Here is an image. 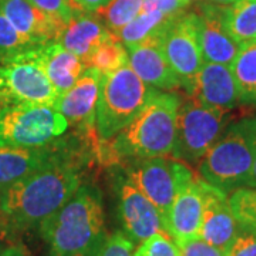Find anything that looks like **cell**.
I'll return each mask as SVG.
<instances>
[{
	"instance_id": "1",
	"label": "cell",
	"mask_w": 256,
	"mask_h": 256,
	"mask_svg": "<svg viewBox=\"0 0 256 256\" xmlns=\"http://www.w3.org/2000/svg\"><path fill=\"white\" fill-rule=\"evenodd\" d=\"M80 185V162L72 160L3 186L0 188L2 224L18 232L38 229L72 200Z\"/></svg>"
},
{
	"instance_id": "2",
	"label": "cell",
	"mask_w": 256,
	"mask_h": 256,
	"mask_svg": "<svg viewBox=\"0 0 256 256\" xmlns=\"http://www.w3.org/2000/svg\"><path fill=\"white\" fill-rule=\"evenodd\" d=\"M38 230L50 256H96L108 236L101 191L92 184H82Z\"/></svg>"
},
{
	"instance_id": "3",
	"label": "cell",
	"mask_w": 256,
	"mask_h": 256,
	"mask_svg": "<svg viewBox=\"0 0 256 256\" xmlns=\"http://www.w3.org/2000/svg\"><path fill=\"white\" fill-rule=\"evenodd\" d=\"M182 101L176 92L154 88L137 117L108 141L100 156H107L110 162L121 158L148 160L171 156Z\"/></svg>"
},
{
	"instance_id": "4",
	"label": "cell",
	"mask_w": 256,
	"mask_h": 256,
	"mask_svg": "<svg viewBox=\"0 0 256 256\" xmlns=\"http://www.w3.org/2000/svg\"><path fill=\"white\" fill-rule=\"evenodd\" d=\"M256 158V117L229 124L216 144L200 162L205 182L225 194L249 185Z\"/></svg>"
},
{
	"instance_id": "5",
	"label": "cell",
	"mask_w": 256,
	"mask_h": 256,
	"mask_svg": "<svg viewBox=\"0 0 256 256\" xmlns=\"http://www.w3.org/2000/svg\"><path fill=\"white\" fill-rule=\"evenodd\" d=\"M152 90L130 64L102 76L96 116V130L101 141H110L127 127L144 107Z\"/></svg>"
},
{
	"instance_id": "6",
	"label": "cell",
	"mask_w": 256,
	"mask_h": 256,
	"mask_svg": "<svg viewBox=\"0 0 256 256\" xmlns=\"http://www.w3.org/2000/svg\"><path fill=\"white\" fill-rule=\"evenodd\" d=\"M230 120V111L206 107L195 97L182 101L171 156L188 164H200L225 132Z\"/></svg>"
},
{
	"instance_id": "7",
	"label": "cell",
	"mask_w": 256,
	"mask_h": 256,
	"mask_svg": "<svg viewBox=\"0 0 256 256\" xmlns=\"http://www.w3.org/2000/svg\"><path fill=\"white\" fill-rule=\"evenodd\" d=\"M68 121L52 106L23 104L0 110V148L43 146L62 137Z\"/></svg>"
},
{
	"instance_id": "8",
	"label": "cell",
	"mask_w": 256,
	"mask_h": 256,
	"mask_svg": "<svg viewBox=\"0 0 256 256\" xmlns=\"http://www.w3.org/2000/svg\"><path fill=\"white\" fill-rule=\"evenodd\" d=\"M57 100L58 94L38 60L37 47L0 63V110L23 104L54 107Z\"/></svg>"
},
{
	"instance_id": "9",
	"label": "cell",
	"mask_w": 256,
	"mask_h": 256,
	"mask_svg": "<svg viewBox=\"0 0 256 256\" xmlns=\"http://www.w3.org/2000/svg\"><path fill=\"white\" fill-rule=\"evenodd\" d=\"M161 48L178 77L181 88L192 97L196 88L198 74L205 63L198 38L195 12H182L170 22L161 36Z\"/></svg>"
},
{
	"instance_id": "10",
	"label": "cell",
	"mask_w": 256,
	"mask_h": 256,
	"mask_svg": "<svg viewBox=\"0 0 256 256\" xmlns=\"http://www.w3.org/2000/svg\"><path fill=\"white\" fill-rule=\"evenodd\" d=\"M128 172V180L154 204L162 220L181 190L196 176L182 161L165 156L138 160Z\"/></svg>"
},
{
	"instance_id": "11",
	"label": "cell",
	"mask_w": 256,
	"mask_h": 256,
	"mask_svg": "<svg viewBox=\"0 0 256 256\" xmlns=\"http://www.w3.org/2000/svg\"><path fill=\"white\" fill-rule=\"evenodd\" d=\"M101 82L102 74L92 67H87L73 87L58 97L54 106L56 110L68 121V124L86 132L88 141L96 146H98L97 142H101L96 130Z\"/></svg>"
},
{
	"instance_id": "12",
	"label": "cell",
	"mask_w": 256,
	"mask_h": 256,
	"mask_svg": "<svg viewBox=\"0 0 256 256\" xmlns=\"http://www.w3.org/2000/svg\"><path fill=\"white\" fill-rule=\"evenodd\" d=\"M72 160H78L77 151L62 141L34 148H0V188L50 165Z\"/></svg>"
},
{
	"instance_id": "13",
	"label": "cell",
	"mask_w": 256,
	"mask_h": 256,
	"mask_svg": "<svg viewBox=\"0 0 256 256\" xmlns=\"http://www.w3.org/2000/svg\"><path fill=\"white\" fill-rule=\"evenodd\" d=\"M117 191L120 218L126 235L134 244H142L156 234L165 232L161 214L128 178H120Z\"/></svg>"
},
{
	"instance_id": "14",
	"label": "cell",
	"mask_w": 256,
	"mask_h": 256,
	"mask_svg": "<svg viewBox=\"0 0 256 256\" xmlns=\"http://www.w3.org/2000/svg\"><path fill=\"white\" fill-rule=\"evenodd\" d=\"M225 8L205 2L195 12L198 38L205 63L230 66L240 48L226 30Z\"/></svg>"
},
{
	"instance_id": "15",
	"label": "cell",
	"mask_w": 256,
	"mask_h": 256,
	"mask_svg": "<svg viewBox=\"0 0 256 256\" xmlns=\"http://www.w3.org/2000/svg\"><path fill=\"white\" fill-rule=\"evenodd\" d=\"M206 198V182L195 178L180 191L164 218L165 232L176 240L200 236Z\"/></svg>"
},
{
	"instance_id": "16",
	"label": "cell",
	"mask_w": 256,
	"mask_h": 256,
	"mask_svg": "<svg viewBox=\"0 0 256 256\" xmlns=\"http://www.w3.org/2000/svg\"><path fill=\"white\" fill-rule=\"evenodd\" d=\"M0 14L36 46L56 43L64 24L37 9L30 0H0Z\"/></svg>"
},
{
	"instance_id": "17",
	"label": "cell",
	"mask_w": 256,
	"mask_h": 256,
	"mask_svg": "<svg viewBox=\"0 0 256 256\" xmlns=\"http://www.w3.org/2000/svg\"><path fill=\"white\" fill-rule=\"evenodd\" d=\"M126 48L130 67L146 86L161 92H174L175 88L181 87L178 77L162 53L161 36L148 38L142 43Z\"/></svg>"
},
{
	"instance_id": "18",
	"label": "cell",
	"mask_w": 256,
	"mask_h": 256,
	"mask_svg": "<svg viewBox=\"0 0 256 256\" xmlns=\"http://www.w3.org/2000/svg\"><path fill=\"white\" fill-rule=\"evenodd\" d=\"M242 226L228 202V194L206 182V198L200 238L220 250H226L238 236Z\"/></svg>"
},
{
	"instance_id": "19",
	"label": "cell",
	"mask_w": 256,
	"mask_h": 256,
	"mask_svg": "<svg viewBox=\"0 0 256 256\" xmlns=\"http://www.w3.org/2000/svg\"><path fill=\"white\" fill-rule=\"evenodd\" d=\"M192 97L206 107L224 111H232L240 104L230 67L224 64L204 63Z\"/></svg>"
},
{
	"instance_id": "20",
	"label": "cell",
	"mask_w": 256,
	"mask_h": 256,
	"mask_svg": "<svg viewBox=\"0 0 256 256\" xmlns=\"http://www.w3.org/2000/svg\"><path fill=\"white\" fill-rule=\"evenodd\" d=\"M110 36V30L94 13L80 10L64 26L56 43L77 56L87 66L96 48Z\"/></svg>"
},
{
	"instance_id": "21",
	"label": "cell",
	"mask_w": 256,
	"mask_h": 256,
	"mask_svg": "<svg viewBox=\"0 0 256 256\" xmlns=\"http://www.w3.org/2000/svg\"><path fill=\"white\" fill-rule=\"evenodd\" d=\"M37 56L58 97L68 92L87 68L77 56L67 52L58 43L38 46Z\"/></svg>"
},
{
	"instance_id": "22",
	"label": "cell",
	"mask_w": 256,
	"mask_h": 256,
	"mask_svg": "<svg viewBox=\"0 0 256 256\" xmlns=\"http://www.w3.org/2000/svg\"><path fill=\"white\" fill-rule=\"evenodd\" d=\"M229 67L236 82L239 102L256 106V42L240 46Z\"/></svg>"
},
{
	"instance_id": "23",
	"label": "cell",
	"mask_w": 256,
	"mask_h": 256,
	"mask_svg": "<svg viewBox=\"0 0 256 256\" xmlns=\"http://www.w3.org/2000/svg\"><path fill=\"white\" fill-rule=\"evenodd\" d=\"M175 16H165L161 12H141L132 22L121 28L116 36L126 47L142 43L148 38L162 36L165 28Z\"/></svg>"
},
{
	"instance_id": "24",
	"label": "cell",
	"mask_w": 256,
	"mask_h": 256,
	"mask_svg": "<svg viewBox=\"0 0 256 256\" xmlns=\"http://www.w3.org/2000/svg\"><path fill=\"white\" fill-rule=\"evenodd\" d=\"M225 26L239 46L256 42V0H239L226 6Z\"/></svg>"
},
{
	"instance_id": "25",
	"label": "cell",
	"mask_w": 256,
	"mask_h": 256,
	"mask_svg": "<svg viewBox=\"0 0 256 256\" xmlns=\"http://www.w3.org/2000/svg\"><path fill=\"white\" fill-rule=\"evenodd\" d=\"M128 64V52L118 37L111 33L100 46L96 48L87 62V67L98 70L102 76L114 73Z\"/></svg>"
},
{
	"instance_id": "26",
	"label": "cell",
	"mask_w": 256,
	"mask_h": 256,
	"mask_svg": "<svg viewBox=\"0 0 256 256\" xmlns=\"http://www.w3.org/2000/svg\"><path fill=\"white\" fill-rule=\"evenodd\" d=\"M144 0H111L108 4L98 9L94 14L111 33H118L130 22L141 13Z\"/></svg>"
},
{
	"instance_id": "27",
	"label": "cell",
	"mask_w": 256,
	"mask_h": 256,
	"mask_svg": "<svg viewBox=\"0 0 256 256\" xmlns=\"http://www.w3.org/2000/svg\"><path fill=\"white\" fill-rule=\"evenodd\" d=\"M229 206L239 225L256 232V188H239L230 192Z\"/></svg>"
},
{
	"instance_id": "28",
	"label": "cell",
	"mask_w": 256,
	"mask_h": 256,
	"mask_svg": "<svg viewBox=\"0 0 256 256\" xmlns=\"http://www.w3.org/2000/svg\"><path fill=\"white\" fill-rule=\"evenodd\" d=\"M34 47L30 40L22 36L16 28L10 24V22L0 14V63H4L10 58L28 52Z\"/></svg>"
},
{
	"instance_id": "29",
	"label": "cell",
	"mask_w": 256,
	"mask_h": 256,
	"mask_svg": "<svg viewBox=\"0 0 256 256\" xmlns=\"http://www.w3.org/2000/svg\"><path fill=\"white\" fill-rule=\"evenodd\" d=\"M134 256H181L180 249L166 232H160L144 240Z\"/></svg>"
},
{
	"instance_id": "30",
	"label": "cell",
	"mask_w": 256,
	"mask_h": 256,
	"mask_svg": "<svg viewBox=\"0 0 256 256\" xmlns=\"http://www.w3.org/2000/svg\"><path fill=\"white\" fill-rule=\"evenodd\" d=\"M37 9L44 12L47 16L53 18L62 24H67L80 8L74 3V0H30Z\"/></svg>"
},
{
	"instance_id": "31",
	"label": "cell",
	"mask_w": 256,
	"mask_h": 256,
	"mask_svg": "<svg viewBox=\"0 0 256 256\" xmlns=\"http://www.w3.org/2000/svg\"><path fill=\"white\" fill-rule=\"evenodd\" d=\"M134 242L122 232L107 236L96 256H134Z\"/></svg>"
},
{
	"instance_id": "32",
	"label": "cell",
	"mask_w": 256,
	"mask_h": 256,
	"mask_svg": "<svg viewBox=\"0 0 256 256\" xmlns=\"http://www.w3.org/2000/svg\"><path fill=\"white\" fill-rule=\"evenodd\" d=\"M176 246L181 256H225V252L205 242L200 236L176 240Z\"/></svg>"
},
{
	"instance_id": "33",
	"label": "cell",
	"mask_w": 256,
	"mask_h": 256,
	"mask_svg": "<svg viewBox=\"0 0 256 256\" xmlns=\"http://www.w3.org/2000/svg\"><path fill=\"white\" fill-rule=\"evenodd\" d=\"M225 256H256V232L240 229L238 236L225 250Z\"/></svg>"
},
{
	"instance_id": "34",
	"label": "cell",
	"mask_w": 256,
	"mask_h": 256,
	"mask_svg": "<svg viewBox=\"0 0 256 256\" xmlns=\"http://www.w3.org/2000/svg\"><path fill=\"white\" fill-rule=\"evenodd\" d=\"M190 4L185 0H144L141 12H161L165 16H178Z\"/></svg>"
},
{
	"instance_id": "35",
	"label": "cell",
	"mask_w": 256,
	"mask_h": 256,
	"mask_svg": "<svg viewBox=\"0 0 256 256\" xmlns=\"http://www.w3.org/2000/svg\"><path fill=\"white\" fill-rule=\"evenodd\" d=\"M111 0H74V3L84 12L88 13H96L97 10L108 4Z\"/></svg>"
},
{
	"instance_id": "36",
	"label": "cell",
	"mask_w": 256,
	"mask_h": 256,
	"mask_svg": "<svg viewBox=\"0 0 256 256\" xmlns=\"http://www.w3.org/2000/svg\"><path fill=\"white\" fill-rule=\"evenodd\" d=\"M0 256H28V254L20 249V248L12 246V248H6L0 252Z\"/></svg>"
},
{
	"instance_id": "37",
	"label": "cell",
	"mask_w": 256,
	"mask_h": 256,
	"mask_svg": "<svg viewBox=\"0 0 256 256\" xmlns=\"http://www.w3.org/2000/svg\"><path fill=\"white\" fill-rule=\"evenodd\" d=\"M206 2L214 3V4H218V6H232V4H235L239 0H206Z\"/></svg>"
},
{
	"instance_id": "38",
	"label": "cell",
	"mask_w": 256,
	"mask_h": 256,
	"mask_svg": "<svg viewBox=\"0 0 256 256\" xmlns=\"http://www.w3.org/2000/svg\"><path fill=\"white\" fill-rule=\"evenodd\" d=\"M248 188H256V158L255 162H254V168H252V174H250V180H249Z\"/></svg>"
},
{
	"instance_id": "39",
	"label": "cell",
	"mask_w": 256,
	"mask_h": 256,
	"mask_svg": "<svg viewBox=\"0 0 256 256\" xmlns=\"http://www.w3.org/2000/svg\"><path fill=\"white\" fill-rule=\"evenodd\" d=\"M185 2H186V3H188L190 6H191L192 3H194V2H196V0H185Z\"/></svg>"
},
{
	"instance_id": "40",
	"label": "cell",
	"mask_w": 256,
	"mask_h": 256,
	"mask_svg": "<svg viewBox=\"0 0 256 256\" xmlns=\"http://www.w3.org/2000/svg\"><path fill=\"white\" fill-rule=\"evenodd\" d=\"M2 250H3V248H2V244H0V252H2Z\"/></svg>"
}]
</instances>
